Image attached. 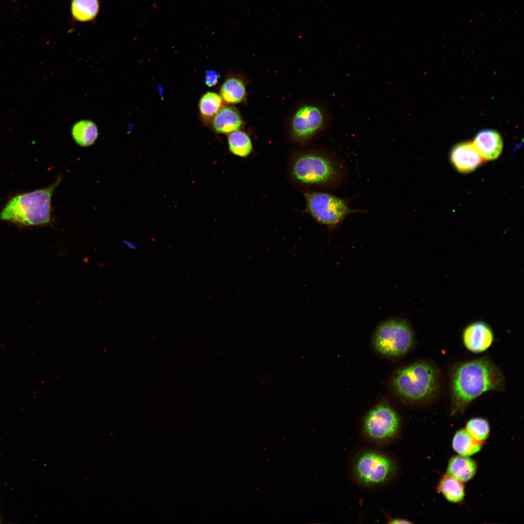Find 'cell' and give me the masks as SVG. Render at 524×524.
<instances>
[{
	"instance_id": "d6986e66",
	"label": "cell",
	"mask_w": 524,
	"mask_h": 524,
	"mask_svg": "<svg viewBox=\"0 0 524 524\" xmlns=\"http://www.w3.org/2000/svg\"><path fill=\"white\" fill-rule=\"evenodd\" d=\"M99 9L98 0H72L71 13L73 18L80 22H88L97 16Z\"/></svg>"
},
{
	"instance_id": "d4e9b609",
	"label": "cell",
	"mask_w": 524,
	"mask_h": 524,
	"mask_svg": "<svg viewBox=\"0 0 524 524\" xmlns=\"http://www.w3.org/2000/svg\"><path fill=\"white\" fill-rule=\"evenodd\" d=\"M124 244H125V245H126V246H128V247H129V248H131V249H137V246H136L135 245V244H133V243H131V242H129V241H126V240H125V241H124Z\"/></svg>"
},
{
	"instance_id": "7402d4cb",
	"label": "cell",
	"mask_w": 524,
	"mask_h": 524,
	"mask_svg": "<svg viewBox=\"0 0 524 524\" xmlns=\"http://www.w3.org/2000/svg\"><path fill=\"white\" fill-rule=\"evenodd\" d=\"M465 429L473 438L481 443L488 438L490 431L488 420L480 417L469 419L466 423Z\"/></svg>"
},
{
	"instance_id": "277c9868",
	"label": "cell",
	"mask_w": 524,
	"mask_h": 524,
	"mask_svg": "<svg viewBox=\"0 0 524 524\" xmlns=\"http://www.w3.org/2000/svg\"><path fill=\"white\" fill-rule=\"evenodd\" d=\"M289 176L296 184L311 188L327 186L338 179L339 170L333 161L314 150L300 151L291 157Z\"/></svg>"
},
{
	"instance_id": "cb8c5ba5",
	"label": "cell",
	"mask_w": 524,
	"mask_h": 524,
	"mask_svg": "<svg viewBox=\"0 0 524 524\" xmlns=\"http://www.w3.org/2000/svg\"><path fill=\"white\" fill-rule=\"evenodd\" d=\"M387 520L389 524H409L411 523L407 520L399 518L388 517Z\"/></svg>"
},
{
	"instance_id": "6da1fadb",
	"label": "cell",
	"mask_w": 524,
	"mask_h": 524,
	"mask_svg": "<svg viewBox=\"0 0 524 524\" xmlns=\"http://www.w3.org/2000/svg\"><path fill=\"white\" fill-rule=\"evenodd\" d=\"M451 414H462L470 404L483 393L503 391L506 383L499 367L482 357L457 363L450 372Z\"/></svg>"
},
{
	"instance_id": "8992f818",
	"label": "cell",
	"mask_w": 524,
	"mask_h": 524,
	"mask_svg": "<svg viewBox=\"0 0 524 524\" xmlns=\"http://www.w3.org/2000/svg\"><path fill=\"white\" fill-rule=\"evenodd\" d=\"M401 421L399 415L386 405H378L364 417L360 430L362 440L368 445L383 448L401 437Z\"/></svg>"
},
{
	"instance_id": "8fae6325",
	"label": "cell",
	"mask_w": 524,
	"mask_h": 524,
	"mask_svg": "<svg viewBox=\"0 0 524 524\" xmlns=\"http://www.w3.org/2000/svg\"><path fill=\"white\" fill-rule=\"evenodd\" d=\"M450 157L453 166L462 173L474 171L484 162L471 141L455 145L451 150Z\"/></svg>"
},
{
	"instance_id": "9c48e42d",
	"label": "cell",
	"mask_w": 524,
	"mask_h": 524,
	"mask_svg": "<svg viewBox=\"0 0 524 524\" xmlns=\"http://www.w3.org/2000/svg\"><path fill=\"white\" fill-rule=\"evenodd\" d=\"M327 122V115L321 107L314 104L302 105L292 118L291 138L296 142H306L322 131Z\"/></svg>"
},
{
	"instance_id": "7a4b0ae2",
	"label": "cell",
	"mask_w": 524,
	"mask_h": 524,
	"mask_svg": "<svg viewBox=\"0 0 524 524\" xmlns=\"http://www.w3.org/2000/svg\"><path fill=\"white\" fill-rule=\"evenodd\" d=\"M400 472V463L394 455L383 448L370 445L355 451L348 463V473L353 483L368 491L392 485Z\"/></svg>"
},
{
	"instance_id": "2e32d148",
	"label": "cell",
	"mask_w": 524,
	"mask_h": 524,
	"mask_svg": "<svg viewBox=\"0 0 524 524\" xmlns=\"http://www.w3.org/2000/svg\"><path fill=\"white\" fill-rule=\"evenodd\" d=\"M437 489L450 502L459 503L464 498V487L462 482L448 474L443 475L441 478Z\"/></svg>"
},
{
	"instance_id": "30bf717a",
	"label": "cell",
	"mask_w": 524,
	"mask_h": 524,
	"mask_svg": "<svg viewBox=\"0 0 524 524\" xmlns=\"http://www.w3.org/2000/svg\"><path fill=\"white\" fill-rule=\"evenodd\" d=\"M462 340L465 348L474 353L486 351L492 345L494 334L486 322L476 321L470 323L463 329Z\"/></svg>"
},
{
	"instance_id": "4fadbf2b",
	"label": "cell",
	"mask_w": 524,
	"mask_h": 524,
	"mask_svg": "<svg viewBox=\"0 0 524 524\" xmlns=\"http://www.w3.org/2000/svg\"><path fill=\"white\" fill-rule=\"evenodd\" d=\"M243 121L237 110L233 106L222 107L212 119V127L218 133L229 134L239 130Z\"/></svg>"
},
{
	"instance_id": "7c38bea8",
	"label": "cell",
	"mask_w": 524,
	"mask_h": 524,
	"mask_svg": "<svg viewBox=\"0 0 524 524\" xmlns=\"http://www.w3.org/2000/svg\"><path fill=\"white\" fill-rule=\"evenodd\" d=\"M472 142L484 161L498 158L503 147L500 134L492 129H484L478 131Z\"/></svg>"
},
{
	"instance_id": "ffe728a7",
	"label": "cell",
	"mask_w": 524,
	"mask_h": 524,
	"mask_svg": "<svg viewBox=\"0 0 524 524\" xmlns=\"http://www.w3.org/2000/svg\"><path fill=\"white\" fill-rule=\"evenodd\" d=\"M228 144L229 151L239 157L246 158L252 151V143L250 137L242 131L238 130L229 133Z\"/></svg>"
},
{
	"instance_id": "5b68a950",
	"label": "cell",
	"mask_w": 524,
	"mask_h": 524,
	"mask_svg": "<svg viewBox=\"0 0 524 524\" xmlns=\"http://www.w3.org/2000/svg\"><path fill=\"white\" fill-rule=\"evenodd\" d=\"M439 372L436 365L420 361L399 370L393 378L395 390L404 398L422 402L434 398L438 394Z\"/></svg>"
},
{
	"instance_id": "e0dca14e",
	"label": "cell",
	"mask_w": 524,
	"mask_h": 524,
	"mask_svg": "<svg viewBox=\"0 0 524 524\" xmlns=\"http://www.w3.org/2000/svg\"><path fill=\"white\" fill-rule=\"evenodd\" d=\"M452 447L459 455L469 457L478 453L482 443L473 438L464 429L458 430L452 439Z\"/></svg>"
},
{
	"instance_id": "3957f363",
	"label": "cell",
	"mask_w": 524,
	"mask_h": 524,
	"mask_svg": "<svg viewBox=\"0 0 524 524\" xmlns=\"http://www.w3.org/2000/svg\"><path fill=\"white\" fill-rule=\"evenodd\" d=\"M59 175L48 187L16 195L0 213V220L22 226H46L53 222L51 198L62 180Z\"/></svg>"
},
{
	"instance_id": "603a6c76",
	"label": "cell",
	"mask_w": 524,
	"mask_h": 524,
	"mask_svg": "<svg viewBox=\"0 0 524 524\" xmlns=\"http://www.w3.org/2000/svg\"><path fill=\"white\" fill-rule=\"evenodd\" d=\"M220 75L214 70H207L205 74V82L209 87L215 86L218 82Z\"/></svg>"
},
{
	"instance_id": "9a60e30c",
	"label": "cell",
	"mask_w": 524,
	"mask_h": 524,
	"mask_svg": "<svg viewBox=\"0 0 524 524\" xmlns=\"http://www.w3.org/2000/svg\"><path fill=\"white\" fill-rule=\"evenodd\" d=\"M220 95L225 102L235 104L242 102L246 96V86L240 78L231 77L223 83Z\"/></svg>"
},
{
	"instance_id": "ba28073f",
	"label": "cell",
	"mask_w": 524,
	"mask_h": 524,
	"mask_svg": "<svg viewBox=\"0 0 524 524\" xmlns=\"http://www.w3.org/2000/svg\"><path fill=\"white\" fill-rule=\"evenodd\" d=\"M304 194L308 213L318 222L330 228L337 226L349 214L361 212L351 209L345 199L330 194L307 191Z\"/></svg>"
},
{
	"instance_id": "ac0fdd59",
	"label": "cell",
	"mask_w": 524,
	"mask_h": 524,
	"mask_svg": "<svg viewBox=\"0 0 524 524\" xmlns=\"http://www.w3.org/2000/svg\"><path fill=\"white\" fill-rule=\"evenodd\" d=\"M72 135L78 145L88 147L97 140L98 131L97 126L92 121L82 120L74 125L72 130Z\"/></svg>"
},
{
	"instance_id": "5bb4252c",
	"label": "cell",
	"mask_w": 524,
	"mask_h": 524,
	"mask_svg": "<svg viewBox=\"0 0 524 524\" xmlns=\"http://www.w3.org/2000/svg\"><path fill=\"white\" fill-rule=\"evenodd\" d=\"M476 471L477 464L474 460L460 455L451 457L447 467V474L462 483L470 480Z\"/></svg>"
},
{
	"instance_id": "52a82bcc",
	"label": "cell",
	"mask_w": 524,
	"mask_h": 524,
	"mask_svg": "<svg viewBox=\"0 0 524 524\" xmlns=\"http://www.w3.org/2000/svg\"><path fill=\"white\" fill-rule=\"evenodd\" d=\"M414 335L408 323L393 319L380 324L375 331L373 344L377 351L388 357L405 354L414 343Z\"/></svg>"
},
{
	"instance_id": "44dd1931",
	"label": "cell",
	"mask_w": 524,
	"mask_h": 524,
	"mask_svg": "<svg viewBox=\"0 0 524 524\" xmlns=\"http://www.w3.org/2000/svg\"><path fill=\"white\" fill-rule=\"evenodd\" d=\"M223 100L220 95L208 92L199 100L198 108L202 118L211 121L223 107Z\"/></svg>"
}]
</instances>
